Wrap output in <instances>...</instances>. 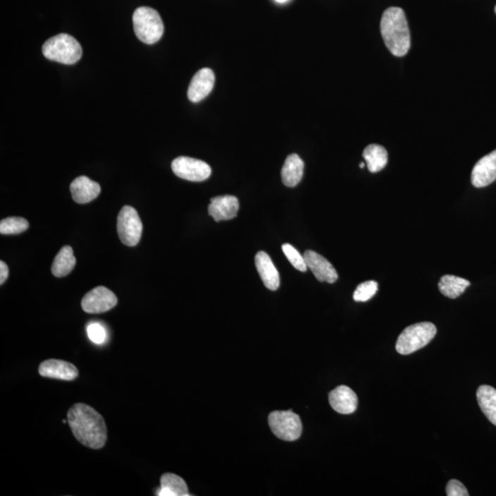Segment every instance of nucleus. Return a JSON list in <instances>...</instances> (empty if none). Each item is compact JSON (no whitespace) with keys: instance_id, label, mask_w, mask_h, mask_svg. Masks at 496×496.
<instances>
[{"instance_id":"nucleus-1","label":"nucleus","mask_w":496,"mask_h":496,"mask_svg":"<svg viewBox=\"0 0 496 496\" xmlns=\"http://www.w3.org/2000/svg\"><path fill=\"white\" fill-rule=\"evenodd\" d=\"M68 421L75 440L92 449H102L107 441V425L99 412L86 404H75L69 409Z\"/></svg>"},{"instance_id":"nucleus-2","label":"nucleus","mask_w":496,"mask_h":496,"mask_svg":"<svg viewBox=\"0 0 496 496\" xmlns=\"http://www.w3.org/2000/svg\"><path fill=\"white\" fill-rule=\"evenodd\" d=\"M380 32L386 47L395 56L409 53L411 35L406 13L401 8L392 7L383 12L380 20Z\"/></svg>"},{"instance_id":"nucleus-3","label":"nucleus","mask_w":496,"mask_h":496,"mask_svg":"<svg viewBox=\"0 0 496 496\" xmlns=\"http://www.w3.org/2000/svg\"><path fill=\"white\" fill-rule=\"evenodd\" d=\"M42 54L48 60L63 65H74L81 59L82 47L73 36L60 33L44 42Z\"/></svg>"},{"instance_id":"nucleus-4","label":"nucleus","mask_w":496,"mask_h":496,"mask_svg":"<svg viewBox=\"0 0 496 496\" xmlns=\"http://www.w3.org/2000/svg\"><path fill=\"white\" fill-rule=\"evenodd\" d=\"M133 30L140 41L146 44H156L164 33V23L154 8H137L133 16Z\"/></svg>"},{"instance_id":"nucleus-5","label":"nucleus","mask_w":496,"mask_h":496,"mask_svg":"<svg viewBox=\"0 0 496 496\" xmlns=\"http://www.w3.org/2000/svg\"><path fill=\"white\" fill-rule=\"evenodd\" d=\"M437 334L435 325L429 322H418L406 327L397 342V351L401 355H409L428 345Z\"/></svg>"},{"instance_id":"nucleus-6","label":"nucleus","mask_w":496,"mask_h":496,"mask_svg":"<svg viewBox=\"0 0 496 496\" xmlns=\"http://www.w3.org/2000/svg\"><path fill=\"white\" fill-rule=\"evenodd\" d=\"M269 425L273 434L282 440H297L302 435V421L291 410L274 411L269 416Z\"/></svg>"},{"instance_id":"nucleus-7","label":"nucleus","mask_w":496,"mask_h":496,"mask_svg":"<svg viewBox=\"0 0 496 496\" xmlns=\"http://www.w3.org/2000/svg\"><path fill=\"white\" fill-rule=\"evenodd\" d=\"M117 231L121 243L135 246L142 237L143 224L138 212L131 206H124L117 219Z\"/></svg>"},{"instance_id":"nucleus-8","label":"nucleus","mask_w":496,"mask_h":496,"mask_svg":"<svg viewBox=\"0 0 496 496\" xmlns=\"http://www.w3.org/2000/svg\"><path fill=\"white\" fill-rule=\"evenodd\" d=\"M171 167L176 176L188 181H205L212 174L211 167L205 161L188 157L176 158Z\"/></svg>"},{"instance_id":"nucleus-9","label":"nucleus","mask_w":496,"mask_h":496,"mask_svg":"<svg viewBox=\"0 0 496 496\" xmlns=\"http://www.w3.org/2000/svg\"><path fill=\"white\" fill-rule=\"evenodd\" d=\"M116 295L109 289L99 286L87 292L82 299L81 306L87 313H102L109 311L117 306Z\"/></svg>"},{"instance_id":"nucleus-10","label":"nucleus","mask_w":496,"mask_h":496,"mask_svg":"<svg viewBox=\"0 0 496 496\" xmlns=\"http://www.w3.org/2000/svg\"><path fill=\"white\" fill-rule=\"evenodd\" d=\"M303 257L307 267L319 282L334 283L339 279V274L333 265L322 255L313 250H307L304 252Z\"/></svg>"},{"instance_id":"nucleus-11","label":"nucleus","mask_w":496,"mask_h":496,"mask_svg":"<svg viewBox=\"0 0 496 496\" xmlns=\"http://www.w3.org/2000/svg\"><path fill=\"white\" fill-rule=\"evenodd\" d=\"M39 374L45 378L71 382L78 378L79 373L75 365L68 361L51 358L42 362L39 366Z\"/></svg>"},{"instance_id":"nucleus-12","label":"nucleus","mask_w":496,"mask_h":496,"mask_svg":"<svg viewBox=\"0 0 496 496\" xmlns=\"http://www.w3.org/2000/svg\"><path fill=\"white\" fill-rule=\"evenodd\" d=\"M215 82L214 73L210 68L199 70L194 75L188 87V97L191 102H200L205 99L214 88Z\"/></svg>"},{"instance_id":"nucleus-13","label":"nucleus","mask_w":496,"mask_h":496,"mask_svg":"<svg viewBox=\"0 0 496 496\" xmlns=\"http://www.w3.org/2000/svg\"><path fill=\"white\" fill-rule=\"evenodd\" d=\"M496 179V150L480 158L471 172V183L476 188L486 187Z\"/></svg>"},{"instance_id":"nucleus-14","label":"nucleus","mask_w":496,"mask_h":496,"mask_svg":"<svg viewBox=\"0 0 496 496\" xmlns=\"http://www.w3.org/2000/svg\"><path fill=\"white\" fill-rule=\"evenodd\" d=\"M208 211L215 222L232 220L238 214V199L230 195L212 198Z\"/></svg>"},{"instance_id":"nucleus-15","label":"nucleus","mask_w":496,"mask_h":496,"mask_svg":"<svg viewBox=\"0 0 496 496\" xmlns=\"http://www.w3.org/2000/svg\"><path fill=\"white\" fill-rule=\"evenodd\" d=\"M332 409L342 415H349L358 409V397L348 386L341 385L333 389L329 394Z\"/></svg>"},{"instance_id":"nucleus-16","label":"nucleus","mask_w":496,"mask_h":496,"mask_svg":"<svg viewBox=\"0 0 496 496\" xmlns=\"http://www.w3.org/2000/svg\"><path fill=\"white\" fill-rule=\"evenodd\" d=\"M70 191L75 202L78 205H86L99 196L102 188L99 183L91 181L87 176H81L70 185Z\"/></svg>"},{"instance_id":"nucleus-17","label":"nucleus","mask_w":496,"mask_h":496,"mask_svg":"<svg viewBox=\"0 0 496 496\" xmlns=\"http://www.w3.org/2000/svg\"><path fill=\"white\" fill-rule=\"evenodd\" d=\"M255 262L264 285L270 291L278 290L281 283L279 274L270 255L264 251L258 252L255 255Z\"/></svg>"},{"instance_id":"nucleus-18","label":"nucleus","mask_w":496,"mask_h":496,"mask_svg":"<svg viewBox=\"0 0 496 496\" xmlns=\"http://www.w3.org/2000/svg\"><path fill=\"white\" fill-rule=\"evenodd\" d=\"M304 163L296 154L290 155L286 159L282 169L283 184L287 187L294 188L302 181L303 176Z\"/></svg>"},{"instance_id":"nucleus-19","label":"nucleus","mask_w":496,"mask_h":496,"mask_svg":"<svg viewBox=\"0 0 496 496\" xmlns=\"http://www.w3.org/2000/svg\"><path fill=\"white\" fill-rule=\"evenodd\" d=\"M476 395L483 415L496 427V389L489 385H482L478 388Z\"/></svg>"},{"instance_id":"nucleus-20","label":"nucleus","mask_w":496,"mask_h":496,"mask_svg":"<svg viewBox=\"0 0 496 496\" xmlns=\"http://www.w3.org/2000/svg\"><path fill=\"white\" fill-rule=\"evenodd\" d=\"M160 488L157 490L159 496H190L187 483L181 477L174 473H166L161 477Z\"/></svg>"},{"instance_id":"nucleus-21","label":"nucleus","mask_w":496,"mask_h":496,"mask_svg":"<svg viewBox=\"0 0 496 496\" xmlns=\"http://www.w3.org/2000/svg\"><path fill=\"white\" fill-rule=\"evenodd\" d=\"M75 263H77V260H75L71 246H63L54 258L53 265H52V273L56 278H63V277L68 276L74 270Z\"/></svg>"},{"instance_id":"nucleus-22","label":"nucleus","mask_w":496,"mask_h":496,"mask_svg":"<svg viewBox=\"0 0 496 496\" xmlns=\"http://www.w3.org/2000/svg\"><path fill=\"white\" fill-rule=\"evenodd\" d=\"M363 157L366 161L368 169L371 173H377L385 169L388 163V153L383 146L380 145H368L363 151Z\"/></svg>"},{"instance_id":"nucleus-23","label":"nucleus","mask_w":496,"mask_h":496,"mask_svg":"<svg viewBox=\"0 0 496 496\" xmlns=\"http://www.w3.org/2000/svg\"><path fill=\"white\" fill-rule=\"evenodd\" d=\"M470 285L471 283L467 279L457 276L445 275L440 279L438 289L444 296L456 299L461 296Z\"/></svg>"},{"instance_id":"nucleus-24","label":"nucleus","mask_w":496,"mask_h":496,"mask_svg":"<svg viewBox=\"0 0 496 496\" xmlns=\"http://www.w3.org/2000/svg\"><path fill=\"white\" fill-rule=\"evenodd\" d=\"M28 228V221L21 217L6 218L0 222V234H7V236L25 232Z\"/></svg>"},{"instance_id":"nucleus-25","label":"nucleus","mask_w":496,"mask_h":496,"mask_svg":"<svg viewBox=\"0 0 496 496\" xmlns=\"http://www.w3.org/2000/svg\"><path fill=\"white\" fill-rule=\"evenodd\" d=\"M378 291V283L374 281L361 283L353 294V299L356 302H368Z\"/></svg>"},{"instance_id":"nucleus-26","label":"nucleus","mask_w":496,"mask_h":496,"mask_svg":"<svg viewBox=\"0 0 496 496\" xmlns=\"http://www.w3.org/2000/svg\"><path fill=\"white\" fill-rule=\"evenodd\" d=\"M282 251L295 269L299 270V272H306L308 267H307L306 260H304L303 255H301L296 248H294L290 243H285V245L282 246Z\"/></svg>"},{"instance_id":"nucleus-27","label":"nucleus","mask_w":496,"mask_h":496,"mask_svg":"<svg viewBox=\"0 0 496 496\" xmlns=\"http://www.w3.org/2000/svg\"><path fill=\"white\" fill-rule=\"evenodd\" d=\"M87 333L90 339L96 345H103L107 340V332L99 322H91L88 325Z\"/></svg>"},{"instance_id":"nucleus-28","label":"nucleus","mask_w":496,"mask_h":496,"mask_svg":"<svg viewBox=\"0 0 496 496\" xmlns=\"http://www.w3.org/2000/svg\"><path fill=\"white\" fill-rule=\"evenodd\" d=\"M447 495L448 496H468V492L465 487L458 480H450L446 487Z\"/></svg>"},{"instance_id":"nucleus-29","label":"nucleus","mask_w":496,"mask_h":496,"mask_svg":"<svg viewBox=\"0 0 496 496\" xmlns=\"http://www.w3.org/2000/svg\"><path fill=\"white\" fill-rule=\"evenodd\" d=\"M8 272H10V270H8L7 264L1 261L0 262V284H4V282L7 281Z\"/></svg>"},{"instance_id":"nucleus-30","label":"nucleus","mask_w":496,"mask_h":496,"mask_svg":"<svg viewBox=\"0 0 496 496\" xmlns=\"http://www.w3.org/2000/svg\"><path fill=\"white\" fill-rule=\"evenodd\" d=\"M275 1L278 3H285L289 1V0H275Z\"/></svg>"},{"instance_id":"nucleus-31","label":"nucleus","mask_w":496,"mask_h":496,"mask_svg":"<svg viewBox=\"0 0 496 496\" xmlns=\"http://www.w3.org/2000/svg\"><path fill=\"white\" fill-rule=\"evenodd\" d=\"M364 167H365V163H363V162L361 163V165H360L361 169H363Z\"/></svg>"},{"instance_id":"nucleus-32","label":"nucleus","mask_w":496,"mask_h":496,"mask_svg":"<svg viewBox=\"0 0 496 496\" xmlns=\"http://www.w3.org/2000/svg\"><path fill=\"white\" fill-rule=\"evenodd\" d=\"M495 13H496V6H495Z\"/></svg>"}]
</instances>
